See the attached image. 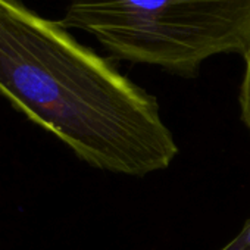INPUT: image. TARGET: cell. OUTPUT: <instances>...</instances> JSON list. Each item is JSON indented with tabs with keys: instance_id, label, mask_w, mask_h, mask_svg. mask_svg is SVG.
<instances>
[{
	"instance_id": "cell-1",
	"label": "cell",
	"mask_w": 250,
	"mask_h": 250,
	"mask_svg": "<svg viewBox=\"0 0 250 250\" xmlns=\"http://www.w3.org/2000/svg\"><path fill=\"white\" fill-rule=\"evenodd\" d=\"M0 94L103 171L145 177L178 153L155 97L22 0H0Z\"/></svg>"
},
{
	"instance_id": "cell-2",
	"label": "cell",
	"mask_w": 250,
	"mask_h": 250,
	"mask_svg": "<svg viewBox=\"0 0 250 250\" xmlns=\"http://www.w3.org/2000/svg\"><path fill=\"white\" fill-rule=\"evenodd\" d=\"M61 24L93 36L113 59L194 77L212 56H244L250 0H69Z\"/></svg>"
},
{
	"instance_id": "cell-3",
	"label": "cell",
	"mask_w": 250,
	"mask_h": 250,
	"mask_svg": "<svg viewBox=\"0 0 250 250\" xmlns=\"http://www.w3.org/2000/svg\"><path fill=\"white\" fill-rule=\"evenodd\" d=\"M244 61V74L240 87V109L241 119L250 133V44L243 56Z\"/></svg>"
},
{
	"instance_id": "cell-4",
	"label": "cell",
	"mask_w": 250,
	"mask_h": 250,
	"mask_svg": "<svg viewBox=\"0 0 250 250\" xmlns=\"http://www.w3.org/2000/svg\"><path fill=\"white\" fill-rule=\"evenodd\" d=\"M221 250H250V218L246 221L241 231Z\"/></svg>"
}]
</instances>
